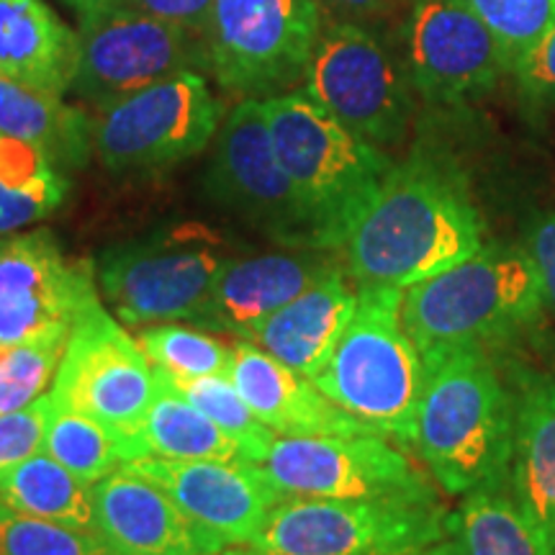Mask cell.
I'll return each instance as SVG.
<instances>
[{
  "instance_id": "ba28073f",
  "label": "cell",
  "mask_w": 555,
  "mask_h": 555,
  "mask_svg": "<svg viewBox=\"0 0 555 555\" xmlns=\"http://www.w3.org/2000/svg\"><path fill=\"white\" fill-rule=\"evenodd\" d=\"M319 37L317 0H214L208 69L242 101L273 99L307 80Z\"/></svg>"
},
{
  "instance_id": "52a82bcc",
  "label": "cell",
  "mask_w": 555,
  "mask_h": 555,
  "mask_svg": "<svg viewBox=\"0 0 555 555\" xmlns=\"http://www.w3.org/2000/svg\"><path fill=\"white\" fill-rule=\"evenodd\" d=\"M448 519L437 499H283L249 545L262 555H399L448 538Z\"/></svg>"
},
{
  "instance_id": "b9f144b4",
  "label": "cell",
  "mask_w": 555,
  "mask_h": 555,
  "mask_svg": "<svg viewBox=\"0 0 555 555\" xmlns=\"http://www.w3.org/2000/svg\"><path fill=\"white\" fill-rule=\"evenodd\" d=\"M69 3H73L78 11H88V9H95V5H106L111 0H69Z\"/></svg>"
},
{
  "instance_id": "2e32d148",
  "label": "cell",
  "mask_w": 555,
  "mask_h": 555,
  "mask_svg": "<svg viewBox=\"0 0 555 555\" xmlns=\"http://www.w3.org/2000/svg\"><path fill=\"white\" fill-rule=\"evenodd\" d=\"M406 69L433 106H463L509 75V60L468 0H412L406 18Z\"/></svg>"
},
{
  "instance_id": "e575fe53",
  "label": "cell",
  "mask_w": 555,
  "mask_h": 555,
  "mask_svg": "<svg viewBox=\"0 0 555 555\" xmlns=\"http://www.w3.org/2000/svg\"><path fill=\"white\" fill-rule=\"evenodd\" d=\"M50 409L52 399L50 391H47L44 397H39L34 404L0 416V483H3L21 463H26L29 457L41 453Z\"/></svg>"
},
{
  "instance_id": "5b68a950",
  "label": "cell",
  "mask_w": 555,
  "mask_h": 555,
  "mask_svg": "<svg viewBox=\"0 0 555 555\" xmlns=\"http://www.w3.org/2000/svg\"><path fill=\"white\" fill-rule=\"evenodd\" d=\"M404 288L358 286V307L314 386L371 433L414 446L425 360L401 319Z\"/></svg>"
},
{
  "instance_id": "6da1fadb",
  "label": "cell",
  "mask_w": 555,
  "mask_h": 555,
  "mask_svg": "<svg viewBox=\"0 0 555 555\" xmlns=\"http://www.w3.org/2000/svg\"><path fill=\"white\" fill-rule=\"evenodd\" d=\"M483 245V219L466 176L450 159L416 150L393 163L347 234L343 260L358 286L406 288Z\"/></svg>"
},
{
  "instance_id": "d4e9b609",
  "label": "cell",
  "mask_w": 555,
  "mask_h": 555,
  "mask_svg": "<svg viewBox=\"0 0 555 555\" xmlns=\"http://www.w3.org/2000/svg\"><path fill=\"white\" fill-rule=\"evenodd\" d=\"M448 525L466 555H555L545 530L517 502L509 483L470 491Z\"/></svg>"
},
{
  "instance_id": "5bb4252c",
  "label": "cell",
  "mask_w": 555,
  "mask_h": 555,
  "mask_svg": "<svg viewBox=\"0 0 555 555\" xmlns=\"http://www.w3.org/2000/svg\"><path fill=\"white\" fill-rule=\"evenodd\" d=\"M214 139L206 196L281 247H317L314 229L275 152L262 101L237 103Z\"/></svg>"
},
{
  "instance_id": "ac0fdd59",
  "label": "cell",
  "mask_w": 555,
  "mask_h": 555,
  "mask_svg": "<svg viewBox=\"0 0 555 555\" xmlns=\"http://www.w3.org/2000/svg\"><path fill=\"white\" fill-rule=\"evenodd\" d=\"M337 270H347L343 253L319 247H283L249 258L234 255L196 324L249 343L275 311Z\"/></svg>"
},
{
  "instance_id": "60d3db41",
  "label": "cell",
  "mask_w": 555,
  "mask_h": 555,
  "mask_svg": "<svg viewBox=\"0 0 555 555\" xmlns=\"http://www.w3.org/2000/svg\"><path fill=\"white\" fill-rule=\"evenodd\" d=\"M211 555H262L255 545H229L224 551L211 553Z\"/></svg>"
},
{
  "instance_id": "83f0119b",
  "label": "cell",
  "mask_w": 555,
  "mask_h": 555,
  "mask_svg": "<svg viewBox=\"0 0 555 555\" xmlns=\"http://www.w3.org/2000/svg\"><path fill=\"white\" fill-rule=\"evenodd\" d=\"M67 189L62 170L31 144L16 139L0 155V237L24 232L52 217L65 201Z\"/></svg>"
},
{
  "instance_id": "f35d334b",
  "label": "cell",
  "mask_w": 555,
  "mask_h": 555,
  "mask_svg": "<svg viewBox=\"0 0 555 555\" xmlns=\"http://www.w3.org/2000/svg\"><path fill=\"white\" fill-rule=\"evenodd\" d=\"M330 5L347 18H371L391 9L393 0H330Z\"/></svg>"
},
{
  "instance_id": "7bdbcfd3",
  "label": "cell",
  "mask_w": 555,
  "mask_h": 555,
  "mask_svg": "<svg viewBox=\"0 0 555 555\" xmlns=\"http://www.w3.org/2000/svg\"><path fill=\"white\" fill-rule=\"evenodd\" d=\"M13 144V139L11 137H5V134H0V155H3L5 150H9Z\"/></svg>"
},
{
  "instance_id": "7c38bea8",
  "label": "cell",
  "mask_w": 555,
  "mask_h": 555,
  "mask_svg": "<svg viewBox=\"0 0 555 555\" xmlns=\"http://www.w3.org/2000/svg\"><path fill=\"white\" fill-rule=\"evenodd\" d=\"M255 466L281 499H437L412 457L373 433L275 435Z\"/></svg>"
},
{
  "instance_id": "74e56055",
  "label": "cell",
  "mask_w": 555,
  "mask_h": 555,
  "mask_svg": "<svg viewBox=\"0 0 555 555\" xmlns=\"http://www.w3.org/2000/svg\"><path fill=\"white\" fill-rule=\"evenodd\" d=\"M111 3L163 18L168 24L183 26V29L201 34V37L206 34L214 9V0H111Z\"/></svg>"
},
{
  "instance_id": "1f68e13d",
  "label": "cell",
  "mask_w": 555,
  "mask_h": 555,
  "mask_svg": "<svg viewBox=\"0 0 555 555\" xmlns=\"http://www.w3.org/2000/svg\"><path fill=\"white\" fill-rule=\"evenodd\" d=\"M67 337L60 332L29 343L0 345V416L29 406L50 391Z\"/></svg>"
},
{
  "instance_id": "ffe728a7",
  "label": "cell",
  "mask_w": 555,
  "mask_h": 555,
  "mask_svg": "<svg viewBox=\"0 0 555 555\" xmlns=\"http://www.w3.org/2000/svg\"><path fill=\"white\" fill-rule=\"evenodd\" d=\"M229 378L234 380L255 416L275 435L311 437L371 433L356 416H350L335 401L324 397L314 380L283 365L281 360L268 356L266 350L247 339L232 345Z\"/></svg>"
},
{
  "instance_id": "44dd1931",
  "label": "cell",
  "mask_w": 555,
  "mask_h": 555,
  "mask_svg": "<svg viewBox=\"0 0 555 555\" xmlns=\"http://www.w3.org/2000/svg\"><path fill=\"white\" fill-rule=\"evenodd\" d=\"M356 307L358 283L347 270H337L275 311L249 343L301 376L314 378L330 360Z\"/></svg>"
},
{
  "instance_id": "7402d4cb",
  "label": "cell",
  "mask_w": 555,
  "mask_h": 555,
  "mask_svg": "<svg viewBox=\"0 0 555 555\" xmlns=\"http://www.w3.org/2000/svg\"><path fill=\"white\" fill-rule=\"evenodd\" d=\"M78 67V31L44 0H0V75L65 95Z\"/></svg>"
},
{
  "instance_id": "484cf974",
  "label": "cell",
  "mask_w": 555,
  "mask_h": 555,
  "mask_svg": "<svg viewBox=\"0 0 555 555\" xmlns=\"http://www.w3.org/2000/svg\"><path fill=\"white\" fill-rule=\"evenodd\" d=\"M157 393L142 427L144 457L163 461H242V450L224 429L191 404L155 367Z\"/></svg>"
},
{
  "instance_id": "f1b7e54d",
  "label": "cell",
  "mask_w": 555,
  "mask_h": 555,
  "mask_svg": "<svg viewBox=\"0 0 555 555\" xmlns=\"http://www.w3.org/2000/svg\"><path fill=\"white\" fill-rule=\"evenodd\" d=\"M41 453L54 457L90 486L127 466L121 442L111 429L86 414L57 404L50 409Z\"/></svg>"
},
{
  "instance_id": "836d02e7",
  "label": "cell",
  "mask_w": 555,
  "mask_h": 555,
  "mask_svg": "<svg viewBox=\"0 0 555 555\" xmlns=\"http://www.w3.org/2000/svg\"><path fill=\"white\" fill-rule=\"evenodd\" d=\"M468 5L494 31L509 60V73L555 24V0H468Z\"/></svg>"
},
{
  "instance_id": "7a4b0ae2",
  "label": "cell",
  "mask_w": 555,
  "mask_h": 555,
  "mask_svg": "<svg viewBox=\"0 0 555 555\" xmlns=\"http://www.w3.org/2000/svg\"><path fill=\"white\" fill-rule=\"evenodd\" d=\"M414 448L450 496L506 486L515 453L517 397L489 347L429 352Z\"/></svg>"
},
{
  "instance_id": "9a60e30c",
  "label": "cell",
  "mask_w": 555,
  "mask_h": 555,
  "mask_svg": "<svg viewBox=\"0 0 555 555\" xmlns=\"http://www.w3.org/2000/svg\"><path fill=\"white\" fill-rule=\"evenodd\" d=\"M95 266L67 258L50 229L0 237V345L69 335L101 301Z\"/></svg>"
},
{
  "instance_id": "d590c367",
  "label": "cell",
  "mask_w": 555,
  "mask_h": 555,
  "mask_svg": "<svg viewBox=\"0 0 555 555\" xmlns=\"http://www.w3.org/2000/svg\"><path fill=\"white\" fill-rule=\"evenodd\" d=\"M522 103L535 114L555 111V24L532 50L515 62L512 73Z\"/></svg>"
},
{
  "instance_id": "8fae6325",
  "label": "cell",
  "mask_w": 555,
  "mask_h": 555,
  "mask_svg": "<svg viewBox=\"0 0 555 555\" xmlns=\"http://www.w3.org/2000/svg\"><path fill=\"white\" fill-rule=\"evenodd\" d=\"M304 90L339 124L380 150L406 137L414 114L416 90L406 62L352 21L322 29Z\"/></svg>"
},
{
  "instance_id": "4fadbf2b",
  "label": "cell",
  "mask_w": 555,
  "mask_h": 555,
  "mask_svg": "<svg viewBox=\"0 0 555 555\" xmlns=\"http://www.w3.org/2000/svg\"><path fill=\"white\" fill-rule=\"evenodd\" d=\"M198 67L208 69L201 34L114 3L80 11L73 93L93 108Z\"/></svg>"
},
{
  "instance_id": "f546056e",
  "label": "cell",
  "mask_w": 555,
  "mask_h": 555,
  "mask_svg": "<svg viewBox=\"0 0 555 555\" xmlns=\"http://www.w3.org/2000/svg\"><path fill=\"white\" fill-rule=\"evenodd\" d=\"M165 376H168V373H165ZM168 378L193 406L201 409L214 425L224 429V433L237 442L242 450V461L260 463L262 457H266L268 448L273 446L275 440V433L273 429H268L258 416H255L247 401L242 399L237 386H234V380L229 378V373H221V376H206V378H189V380L172 378V376Z\"/></svg>"
},
{
  "instance_id": "d6986e66",
  "label": "cell",
  "mask_w": 555,
  "mask_h": 555,
  "mask_svg": "<svg viewBox=\"0 0 555 555\" xmlns=\"http://www.w3.org/2000/svg\"><path fill=\"white\" fill-rule=\"evenodd\" d=\"M95 535L108 555H211L229 547L193 522L155 481L119 468L93 483Z\"/></svg>"
},
{
  "instance_id": "8992f818",
  "label": "cell",
  "mask_w": 555,
  "mask_h": 555,
  "mask_svg": "<svg viewBox=\"0 0 555 555\" xmlns=\"http://www.w3.org/2000/svg\"><path fill=\"white\" fill-rule=\"evenodd\" d=\"M232 258L224 237L211 227L180 224L103 249L95 260V281L129 327L196 322Z\"/></svg>"
},
{
  "instance_id": "9c48e42d",
  "label": "cell",
  "mask_w": 555,
  "mask_h": 555,
  "mask_svg": "<svg viewBox=\"0 0 555 555\" xmlns=\"http://www.w3.org/2000/svg\"><path fill=\"white\" fill-rule=\"evenodd\" d=\"M157 393L155 365L101 301L82 311L54 373L52 404L101 422L121 442L127 463L144 457L142 427Z\"/></svg>"
},
{
  "instance_id": "277c9868",
  "label": "cell",
  "mask_w": 555,
  "mask_h": 555,
  "mask_svg": "<svg viewBox=\"0 0 555 555\" xmlns=\"http://www.w3.org/2000/svg\"><path fill=\"white\" fill-rule=\"evenodd\" d=\"M545 311L535 262L522 242L483 245L468 260L404 288L401 319L422 358L491 347L532 327Z\"/></svg>"
},
{
  "instance_id": "603a6c76",
  "label": "cell",
  "mask_w": 555,
  "mask_h": 555,
  "mask_svg": "<svg viewBox=\"0 0 555 555\" xmlns=\"http://www.w3.org/2000/svg\"><path fill=\"white\" fill-rule=\"evenodd\" d=\"M0 134L39 150L57 170H75L93 152V119L62 95L0 75Z\"/></svg>"
},
{
  "instance_id": "3957f363",
  "label": "cell",
  "mask_w": 555,
  "mask_h": 555,
  "mask_svg": "<svg viewBox=\"0 0 555 555\" xmlns=\"http://www.w3.org/2000/svg\"><path fill=\"white\" fill-rule=\"evenodd\" d=\"M262 108L317 247L343 253L347 234L391 172L393 159L339 124L307 90L273 95Z\"/></svg>"
},
{
  "instance_id": "d6a6232c",
  "label": "cell",
  "mask_w": 555,
  "mask_h": 555,
  "mask_svg": "<svg viewBox=\"0 0 555 555\" xmlns=\"http://www.w3.org/2000/svg\"><path fill=\"white\" fill-rule=\"evenodd\" d=\"M0 555H108L95 532L13 509L0 499Z\"/></svg>"
},
{
  "instance_id": "4dcf8cb0",
  "label": "cell",
  "mask_w": 555,
  "mask_h": 555,
  "mask_svg": "<svg viewBox=\"0 0 555 555\" xmlns=\"http://www.w3.org/2000/svg\"><path fill=\"white\" fill-rule=\"evenodd\" d=\"M139 345L150 363L172 378H206L229 373L232 347L204 330L180 327L178 322L150 324L139 332Z\"/></svg>"
},
{
  "instance_id": "30bf717a",
  "label": "cell",
  "mask_w": 555,
  "mask_h": 555,
  "mask_svg": "<svg viewBox=\"0 0 555 555\" xmlns=\"http://www.w3.org/2000/svg\"><path fill=\"white\" fill-rule=\"evenodd\" d=\"M221 114L204 75L189 69L95 108L93 152L116 176L168 170L208 147Z\"/></svg>"
},
{
  "instance_id": "ab89813d",
  "label": "cell",
  "mask_w": 555,
  "mask_h": 555,
  "mask_svg": "<svg viewBox=\"0 0 555 555\" xmlns=\"http://www.w3.org/2000/svg\"><path fill=\"white\" fill-rule=\"evenodd\" d=\"M399 555H466L463 551L461 543L453 535L437 540L433 545H425V547H416V551H406V553H399Z\"/></svg>"
},
{
  "instance_id": "cb8c5ba5",
  "label": "cell",
  "mask_w": 555,
  "mask_h": 555,
  "mask_svg": "<svg viewBox=\"0 0 555 555\" xmlns=\"http://www.w3.org/2000/svg\"><path fill=\"white\" fill-rule=\"evenodd\" d=\"M509 486L555 547V378H530L519 391Z\"/></svg>"
},
{
  "instance_id": "e0dca14e",
  "label": "cell",
  "mask_w": 555,
  "mask_h": 555,
  "mask_svg": "<svg viewBox=\"0 0 555 555\" xmlns=\"http://www.w3.org/2000/svg\"><path fill=\"white\" fill-rule=\"evenodd\" d=\"M168 496L193 522L214 532L227 545H249L270 509L283 502L249 461H163L137 457L127 463Z\"/></svg>"
},
{
  "instance_id": "4316f807",
  "label": "cell",
  "mask_w": 555,
  "mask_h": 555,
  "mask_svg": "<svg viewBox=\"0 0 555 555\" xmlns=\"http://www.w3.org/2000/svg\"><path fill=\"white\" fill-rule=\"evenodd\" d=\"M0 499L26 515L95 532L93 486L47 453H37L0 483Z\"/></svg>"
},
{
  "instance_id": "8d00e7d4",
  "label": "cell",
  "mask_w": 555,
  "mask_h": 555,
  "mask_svg": "<svg viewBox=\"0 0 555 555\" xmlns=\"http://www.w3.org/2000/svg\"><path fill=\"white\" fill-rule=\"evenodd\" d=\"M522 245L538 268L545 311L555 317V204L527 219Z\"/></svg>"
}]
</instances>
